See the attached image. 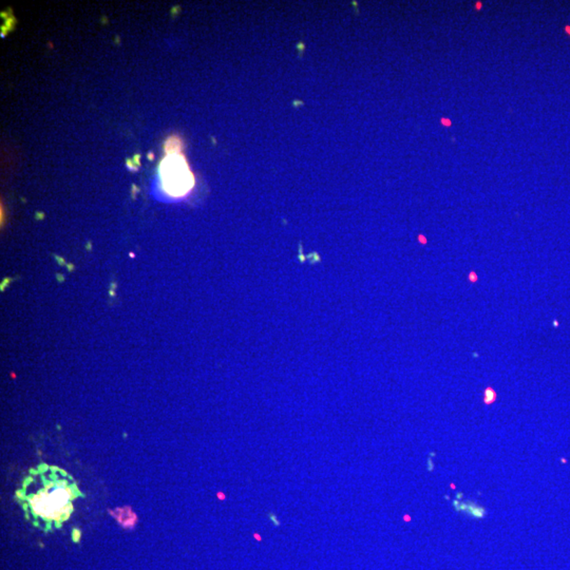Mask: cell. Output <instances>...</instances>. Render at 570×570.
<instances>
[{
  "instance_id": "1",
  "label": "cell",
  "mask_w": 570,
  "mask_h": 570,
  "mask_svg": "<svg viewBox=\"0 0 570 570\" xmlns=\"http://www.w3.org/2000/svg\"><path fill=\"white\" fill-rule=\"evenodd\" d=\"M160 175L163 187L171 197H183L193 188V175L181 154H168L161 163Z\"/></svg>"
},
{
  "instance_id": "2",
  "label": "cell",
  "mask_w": 570,
  "mask_h": 570,
  "mask_svg": "<svg viewBox=\"0 0 570 570\" xmlns=\"http://www.w3.org/2000/svg\"><path fill=\"white\" fill-rule=\"evenodd\" d=\"M453 506H454L455 510H456L457 513H465L466 515L472 517V519H484L486 515H487L486 508H484L482 505L472 502V501H466V502L453 501Z\"/></svg>"
},
{
  "instance_id": "3",
  "label": "cell",
  "mask_w": 570,
  "mask_h": 570,
  "mask_svg": "<svg viewBox=\"0 0 570 570\" xmlns=\"http://www.w3.org/2000/svg\"><path fill=\"white\" fill-rule=\"evenodd\" d=\"M496 400H498V394L494 391V388H486L485 392H484V404H485L486 406H489V405L496 402Z\"/></svg>"
},
{
  "instance_id": "4",
  "label": "cell",
  "mask_w": 570,
  "mask_h": 570,
  "mask_svg": "<svg viewBox=\"0 0 570 570\" xmlns=\"http://www.w3.org/2000/svg\"><path fill=\"white\" fill-rule=\"evenodd\" d=\"M72 538L75 543H79V538H81V531H79L77 529H74V531L72 532Z\"/></svg>"
},
{
  "instance_id": "5",
  "label": "cell",
  "mask_w": 570,
  "mask_h": 570,
  "mask_svg": "<svg viewBox=\"0 0 570 570\" xmlns=\"http://www.w3.org/2000/svg\"><path fill=\"white\" fill-rule=\"evenodd\" d=\"M475 276H477V275H475V273H470V277H469L470 280H471V281H473V282L477 281V278L475 277Z\"/></svg>"
},
{
  "instance_id": "6",
  "label": "cell",
  "mask_w": 570,
  "mask_h": 570,
  "mask_svg": "<svg viewBox=\"0 0 570 570\" xmlns=\"http://www.w3.org/2000/svg\"><path fill=\"white\" fill-rule=\"evenodd\" d=\"M47 469H48L47 465H41V467L39 468V470H41V471H46V470Z\"/></svg>"
}]
</instances>
